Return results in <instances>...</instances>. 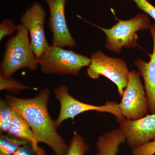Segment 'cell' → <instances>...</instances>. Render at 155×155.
<instances>
[{"label":"cell","instance_id":"3","mask_svg":"<svg viewBox=\"0 0 155 155\" xmlns=\"http://www.w3.org/2000/svg\"><path fill=\"white\" fill-rule=\"evenodd\" d=\"M90 58L72 50L49 45L38 60L41 71L44 74L78 75L84 67H88Z\"/></svg>","mask_w":155,"mask_h":155},{"label":"cell","instance_id":"19","mask_svg":"<svg viewBox=\"0 0 155 155\" xmlns=\"http://www.w3.org/2000/svg\"><path fill=\"white\" fill-rule=\"evenodd\" d=\"M133 155H154L155 139L141 146L132 149Z\"/></svg>","mask_w":155,"mask_h":155},{"label":"cell","instance_id":"7","mask_svg":"<svg viewBox=\"0 0 155 155\" xmlns=\"http://www.w3.org/2000/svg\"><path fill=\"white\" fill-rule=\"evenodd\" d=\"M140 76L138 71H130L127 86L121 102L118 104L119 110L125 119L135 120L142 118L149 110L147 98Z\"/></svg>","mask_w":155,"mask_h":155},{"label":"cell","instance_id":"18","mask_svg":"<svg viewBox=\"0 0 155 155\" xmlns=\"http://www.w3.org/2000/svg\"><path fill=\"white\" fill-rule=\"evenodd\" d=\"M17 31V25L13 20L9 19H4L0 23V41L5 37L11 36Z\"/></svg>","mask_w":155,"mask_h":155},{"label":"cell","instance_id":"5","mask_svg":"<svg viewBox=\"0 0 155 155\" xmlns=\"http://www.w3.org/2000/svg\"><path fill=\"white\" fill-rule=\"evenodd\" d=\"M54 92L60 104L59 116L55 121L58 128L62 122L67 119H74L78 115L89 111L112 114L115 116L119 123L125 119L121 114L118 103L107 101L104 105L96 106L82 102L69 94L68 87L64 85H61L54 89Z\"/></svg>","mask_w":155,"mask_h":155},{"label":"cell","instance_id":"13","mask_svg":"<svg viewBox=\"0 0 155 155\" xmlns=\"http://www.w3.org/2000/svg\"><path fill=\"white\" fill-rule=\"evenodd\" d=\"M125 141V135L119 128L107 131L97 140L96 155H116L119 146Z\"/></svg>","mask_w":155,"mask_h":155},{"label":"cell","instance_id":"2","mask_svg":"<svg viewBox=\"0 0 155 155\" xmlns=\"http://www.w3.org/2000/svg\"><path fill=\"white\" fill-rule=\"evenodd\" d=\"M17 34L6 42L0 65V76L11 77L17 70L38 68V60L34 53L28 37V31L21 24L17 25Z\"/></svg>","mask_w":155,"mask_h":155},{"label":"cell","instance_id":"4","mask_svg":"<svg viewBox=\"0 0 155 155\" xmlns=\"http://www.w3.org/2000/svg\"><path fill=\"white\" fill-rule=\"evenodd\" d=\"M118 22L110 28L89 23L102 31L107 37L105 47L109 51L120 53L123 47L135 48L137 46V31L150 28L151 24L147 14H139L132 19Z\"/></svg>","mask_w":155,"mask_h":155},{"label":"cell","instance_id":"9","mask_svg":"<svg viewBox=\"0 0 155 155\" xmlns=\"http://www.w3.org/2000/svg\"><path fill=\"white\" fill-rule=\"evenodd\" d=\"M50 12L48 27L52 33V45L74 48L76 42L70 33L65 16L67 0H45Z\"/></svg>","mask_w":155,"mask_h":155},{"label":"cell","instance_id":"14","mask_svg":"<svg viewBox=\"0 0 155 155\" xmlns=\"http://www.w3.org/2000/svg\"><path fill=\"white\" fill-rule=\"evenodd\" d=\"M29 144L25 140L8 134L0 136V155H12L22 146Z\"/></svg>","mask_w":155,"mask_h":155},{"label":"cell","instance_id":"16","mask_svg":"<svg viewBox=\"0 0 155 155\" xmlns=\"http://www.w3.org/2000/svg\"><path fill=\"white\" fill-rule=\"evenodd\" d=\"M89 150L82 137L74 131L66 155H84Z\"/></svg>","mask_w":155,"mask_h":155},{"label":"cell","instance_id":"21","mask_svg":"<svg viewBox=\"0 0 155 155\" xmlns=\"http://www.w3.org/2000/svg\"><path fill=\"white\" fill-rule=\"evenodd\" d=\"M12 155H36L29 144L22 146Z\"/></svg>","mask_w":155,"mask_h":155},{"label":"cell","instance_id":"12","mask_svg":"<svg viewBox=\"0 0 155 155\" xmlns=\"http://www.w3.org/2000/svg\"><path fill=\"white\" fill-rule=\"evenodd\" d=\"M7 134L27 142L36 155H46L44 150L39 146L38 142L30 127L16 111H14Z\"/></svg>","mask_w":155,"mask_h":155},{"label":"cell","instance_id":"1","mask_svg":"<svg viewBox=\"0 0 155 155\" xmlns=\"http://www.w3.org/2000/svg\"><path fill=\"white\" fill-rule=\"evenodd\" d=\"M50 94L49 89L45 88L31 98L11 95H7L5 97L11 107L30 127L38 143L47 145L56 155H66L69 145L58 133L55 121H53L48 111Z\"/></svg>","mask_w":155,"mask_h":155},{"label":"cell","instance_id":"8","mask_svg":"<svg viewBox=\"0 0 155 155\" xmlns=\"http://www.w3.org/2000/svg\"><path fill=\"white\" fill-rule=\"evenodd\" d=\"M46 12L40 3L35 2L20 17V24L27 28L30 35L31 49L38 60L50 45L45 32Z\"/></svg>","mask_w":155,"mask_h":155},{"label":"cell","instance_id":"17","mask_svg":"<svg viewBox=\"0 0 155 155\" xmlns=\"http://www.w3.org/2000/svg\"><path fill=\"white\" fill-rule=\"evenodd\" d=\"M34 90L18 81L14 78H3L0 76V90L8 91L14 93H19L23 90Z\"/></svg>","mask_w":155,"mask_h":155},{"label":"cell","instance_id":"20","mask_svg":"<svg viewBox=\"0 0 155 155\" xmlns=\"http://www.w3.org/2000/svg\"><path fill=\"white\" fill-rule=\"evenodd\" d=\"M140 10L149 15L155 20V7L147 0H133Z\"/></svg>","mask_w":155,"mask_h":155},{"label":"cell","instance_id":"11","mask_svg":"<svg viewBox=\"0 0 155 155\" xmlns=\"http://www.w3.org/2000/svg\"><path fill=\"white\" fill-rule=\"evenodd\" d=\"M150 29L153 47L152 54L150 55L149 62L147 63L138 58L134 62V64L144 81L149 110L151 114H153L155 113V25H151Z\"/></svg>","mask_w":155,"mask_h":155},{"label":"cell","instance_id":"6","mask_svg":"<svg viewBox=\"0 0 155 155\" xmlns=\"http://www.w3.org/2000/svg\"><path fill=\"white\" fill-rule=\"evenodd\" d=\"M91 62L87 69L89 77L97 79L104 76L117 86L120 97L127 86L130 72L127 64L120 58H110L100 51L91 54Z\"/></svg>","mask_w":155,"mask_h":155},{"label":"cell","instance_id":"10","mask_svg":"<svg viewBox=\"0 0 155 155\" xmlns=\"http://www.w3.org/2000/svg\"><path fill=\"white\" fill-rule=\"evenodd\" d=\"M119 124L125 141L131 149L155 139V113L135 120L125 119Z\"/></svg>","mask_w":155,"mask_h":155},{"label":"cell","instance_id":"15","mask_svg":"<svg viewBox=\"0 0 155 155\" xmlns=\"http://www.w3.org/2000/svg\"><path fill=\"white\" fill-rule=\"evenodd\" d=\"M14 111L8 103L0 101V130L2 133H8L14 116Z\"/></svg>","mask_w":155,"mask_h":155}]
</instances>
